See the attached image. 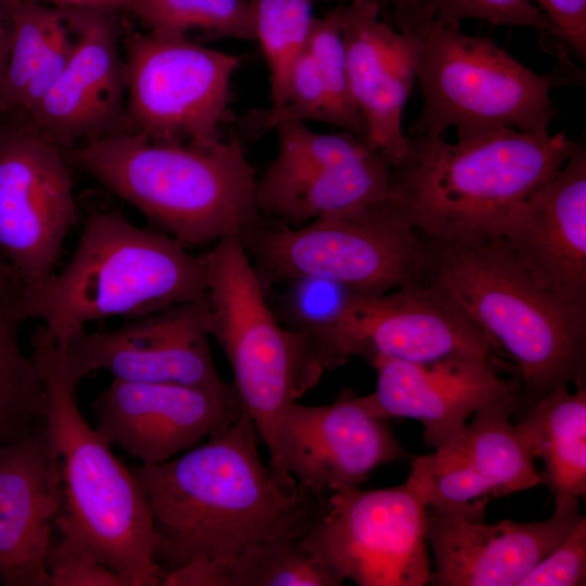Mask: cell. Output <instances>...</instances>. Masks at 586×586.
I'll list each match as a JSON object with an SVG mask.
<instances>
[{
	"instance_id": "6da1fadb",
	"label": "cell",
	"mask_w": 586,
	"mask_h": 586,
	"mask_svg": "<svg viewBox=\"0 0 586 586\" xmlns=\"http://www.w3.org/2000/svg\"><path fill=\"white\" fill-rule=\"evenodd\" d=\"M258 438L242 408L233 423L181 457L130 468L150 507L163 572L194 558L228 570L255 544L308 531L324 493L266 466Z\"/></svg>"
},
{
	"instance_id": "7a4b0ae2",
	"label": "cell",
	"mask_w": 586,
	"mask_h": 586,
	"mask_svg": "<svg viewBox=\"0 0 586 586\" xmlns=\"http://www.w3.org/2000/svg\"><path fill=\"white\" fill-rule=\"evenodd\" d=\"M31 345L46 393L44 434L59 461L56 544L111 569L125 586L161 585L153 518L139 481L81 415L78 382L43 326Z\"/></svg>"
},
{
	"instance_id": "3957f363",
	"label": "cell",
	"mask_w": 586,
	"mask_h": 586,
	"mask_svg": "<svg viewBox=\"0 0 586 586\" xmlns=\"http://www.w3.org/2000/svg\"><path fill=\"white\" fill-rule=\"evenodd\" d=\"M579 143L563 132L500 129L469 140L406 135L390 200L415 231L458 243L501 239L513 206L553 176Z\"/></svg>"
},
{
	"instance_id": "277c9868",
	"label": "cell",
	"mask_w": 586,
	"mask_h": 586,
	"mask_svg": "<svg viewBox=\"0 0 586 586\" xmlns=\"http://www.w3.org/2000/svg\"><path fill=\"white\" fill-rule=\"evenodd\" d=\"M68 157L187 247L238 237L265 218L255 170L235 136L200 146L124 131L82 142Z\"/></svg>"
},
{
	"instance_id": "5b68a950",
	"label": "cell",
	"mask_w": 586,
	"mask_h": 586,
	"mask_svg": "<svg viewBox=\"0 0 586 586\" xmlns=\"http://www.w3.org/2000/svg\"><path fill=\"white\" fill-rule=\"evenodd\" d=\"M420 235V234H419ZM426 281L444 289L507 357L528 406L547 393L586 384V308L540 288L504 241L458 243L422 237Z\"/></svg>"
},
{
	"instance_id": "8992f818",
	"label": "cell",
	"mask_w": 586,
	"mask_h": 586,
	"mask_svg": "<svg viewBox=\"0 0 586 586\" xmlns=\"http://www.w3.org/2000/svg\"><path fill=\"white\" fill-rule=\"evenodd\" d=\"M206 289L203 254L118 211L95 212L65 267L40 285L24 286L20 314L43 321L63 347L88 322L143 317L201 300Z\"/></svg>"
},
{
	"instance_id": "52a82bcc",
	"label": "cell",
	"mask_w": 586,
	"mask_h": 586,
	"mask_svg": "<svg viewBox=\"0 0 586 586\" xmlns=\"http://www.w3.org/2000/svg\"><path fill=\"white\" fill-rule=\"evenodd\" d=\"M391 15L405 37L423 99L407 136L457 140L500 129L545 135L558 112L550 92L556 73L538 74L488 37L440 23L420 0H392Z\"/></svg>"
},
{
	"instance_id": "ba28073f",
	"label": "cell",
	"mask_w": 586,
	"mask_h": 586,
	"mask_svg": "<svg viewBox=\"0 0 586 586\" xmlns=\"http://www.w3.org/2000/svg\"><path fill=\"white\" fill-rule=\"evenodd\" d=\"M203 255L207 332L222 348L242 408L270 455L284 408L313 388L326 368L314 340L277 318L237 235Z\"/></svg>"
},
{
	"instance_id": "9c48e42d",
	"label": "cell",
	"mask_w": 586,
	"mask_h": 586,
	"mask_svg": "<svg viewBox=\"0 0 586 586\" xmlns=\"http://www.w3.org/2000/svg\"><path fill=\"white\" fill-rule=\"evenodd\" d=\"M238 239L264 291L317 277L374 295L428 279L425 243L390 199L296 227L265 217Z\"/></svg>"
},
{
	"instance_id": "30bf717a",
	"label": "cell",
	"mask_w": 586,
	"mask_h": 586,
	"mask_svg": "<svg viewBox=\"0 0 586 586\" xmlns=\"http://www.w3.org/2000/svg\"><path fill=\"white\" fill-rule=\"evenodd\" d=\"M329 493L302 537L318 561L360 586L430 584L426 489L413 462L400 485Z\"/></svg>"
},
{
	"instance_id": "8fae6325",
	"label": "cell",
	"mask_w": 586,
	"mask_h": 586,
	"mask_svg": "<svg viewBox=\"0 0 586 586\" xmlns=\"http://www.w3.org/2000/svg\"><path fill=\"white\" fill-rule=\"evenodd\" d=\"M125 48L131 131L157 143L207 146L222 140L238 55L153 31L130 34Z\"/></svg>"
},
{
	"instance_id": "7c38bea8",
	"label": "cell",
	"mask_w": 586,
	"mask_h": 586,
	"mask_svg": "<svg viewBox=\"0 0 586 586\" xmlns=\"http://www.w3.org/2000/svg\"><path fill=\"white\" fill-rule=\"evenodd\" d=\"M314 342L326 369L352 356L369 362L494 359L484 332L444 289L429 281L383 294L351 292L333 323Z\"/></svg>"
},
{
	"instance_id": "4fadbf2b",
	"label": "cell",
	"mask_w": 586,
	"mask_h": 586,
	"mask_svg": "<svg viewBox=\"0 0 586 586\" xmlns=\"http://www.w3.org/2000/svg\"><path fill=\"white\" fill-rule=\"evenodd\" d=\"M77 220L68 153L27 120L0 119V250L25 288L54 273Z\"/></svg>"
},
{
	"instance_id": "5bb4252c",
	"label": "cell",
	"mask_w": 586,
	"mask_h": 586,
	"mask_svg": "<svg viewBox=\"0 0 586 586\" xmlns=\"http://www.w3.org/2000/svg\"><path fill=\"white\" fill-rule=\"evenodd\" d=\"M203 298L135 318L116 330L79 331L61 347L69 375L79 383L104 370L125 381L235 392L215 367Z\"/></svg>"
},
{
	"instance_id": "9a60e30c",
	"label": "cell",
	"mask_w": 586,
	"mask_h": 586,
	"mask_svg": "<svg viewBox=\"0 0 586 586\" xmlns=\"http://www.w3.org/2000/svg\"><path fill=\"white\" fill-rule=\"evenodd\" d=\"M269 467L326 493L358 486L381 464L407 458L385 419L362 396L342 390L328 405L289 404L279 420Z\"/></svg>"
},
{
	"instance_id": "2e32d148",
	"label": "cell",
	"mask_w": 586,
	"mask_h": 586,
	"mask_svg": "<svg viewBox=\"0 0 586 586\" xmlns=\"http://www.w3.org/2000/svg\"><path fill=\"white\" fill-rule=\"evenodd\" d=\"M521 403L519 391L484 405L459 436L413 460L424 480L429 507L484 520L494 498L542 484L534 458L511 423Z\"/></svg>"
},
{
	"instance_id": "e0dca14e",
	"label": "cell",
	"mask_w": 586,
	"mask_h": 586,
	"mask_svg": "<svg viewBox=\"0 0 586 586\" xmlns=\"http://www.w3.org/2000/svg\"><path fill=\"white\" fill-rule=\"evenodd\" d=\"M74 48L63 71L26 119L69 153L78 143L131 131L118 27L109 12L63 9Z\"/></svg>"
},
{
	"instance_id": "ac0fdd59",
	"label": "cell",
	"mask_w": 586,
	"mask_h": 586,
	"mask_svg": "<svg viewBox=\"0 0 586 586\" xmlns=\"http://www.w3.org/2000/svg\"><path fill=\"white\" fill-rule=\"evenodd\" d=\"M95 431L152 466L192 448L233 423L242 405L232 393L176 383L113 379L93 404Z\"/></svg>"
},
{
	"instance_id": "d6986e66",
	"label": "cell",
	"mask_w": 586,
	"mask_h": 586,
	"mask_svg": "<svg viewBox=\"0 0 586 586\" xmlns=\"http://www.w3.org/2000/svg\"><path fill=\"white\" fill-rule=\"evenodd\" d=\"M578 497L555 495V510L543 521L502 520L487 524L426 507V540L434 553V586H518L572 531Z\"/></svg>"
},
{
	"instance_id": "ffe728a7",
	"label": "cell",
	"mask_w": 586,
	"mask_h": 586,
	"mask_svg": "<svg viewBox=\"0 0 586 586\" xmlns=\"http://www.w3.org/2000/svg\"><path fill=\"white\" fill-rule=\"evenodd\" d=\"M501 240L543 289L586 308V150L508 213Z\"/></svg>"
},
{
	"instance_id": "44dd1931",
	"label": "cell",
	"mask_w": 586,
	"mask_h": 586,
	"mask_svg": "<svg viewBox=\"0 0 586 586\" xmlns=\"http://www.w3.org/2000/svg\"><path fill=\"white\" fill-rule=\"evenodd\" d=\"M377 388L362 396L380 418H409L423 425L424 443L438 449L459 436L467 421L484 405L521 384L500 375L495 359H445L409 362L391 358L370 361Z\"/></svg>"
},
{
	"instance_id": "7402d4cb",
	"label": "cell",
	"mask_w": 586,
	"mask_h": 586,
	"mask_svg": "<svg viewBox=\"0 0 586 586\" xmlns=\"http://www.w3.org/2000/svg\"><path fill=\"white\" fill-rule=\"evenodd\" d=\"M58 457L44 429L0 446V584L50 586L48 555L61 508Z\"/></svg>"
},
{
	"instance_id": "603a6c76",
	"label": "cell",
	"mask_w": 586,
	"mask_h": 586,
	"mask_svg": "<svg viewBox=\"0 0 586 586\" xmlns=\"http://www.w3.org/2000/svg\"><path fill=\"white\" fill-rule=\"evenodd\" d=\"M341 33L352 97L367 127L366 142L391 165L405 152L403 112L415 82L404 35L382 20L371 0L343 4Z\"/></svg>"
},
{
	"instance_id": "cb8c5ba5",
	"label": "cell",
	"mask_w": 586,
	"mask_h": 586,
	"mask_svg": "<svg viewBox=\"0 0 586 586\" xmlns=\"http://www.w3.org/2000/svg\"><path fill=\"white\" fill-rule=\"evenodd\" d=\"M392 165L381 152L346 164L268 166L256 183L262 215L296 227L317 218L367 207L390 199Z\"/></svg>"
},
{
	"instance_id": "d4e9b609",
	"label": "cell",
	"mask_w": 586,
	"mask_h": 586,
	"mask_svg": "<svg viewBox=\"0 0 586 586\" xmlns=\"http://www.w3.org/2000/svg\"><path fill=\"white\" fill-rule=\"evenodd\" d=\"M11 21V44L0 90V113L29 114L63 71L75 35L62 8L36 0H4Z\"/></svg>"
},
{
	"instance_id": "484cf974",
	"label": "cell",
	"mask_w": 586,
	"mask_h": 586,
	"mask_svg": "<svg viewBox=\"0 0 586 586\" xmlns=\"http://www.w3.org/2000/svg\"><path fill=\"white\" fill-rule=\"evenodd\" d=\"M556 388L526 406L514 424L530 455L543 461L553 495L586 494V384Z\"/></svg>"
},
{
	"instance_id": "4316f807",
	"label": "cell",
	"mask_w": 586,
	"mask_h": 586,
	"mask_svg": "<svg viewBox=\"0 0 586 586\" xmlns=\"http://www.w3.org/2000/svg\"><path fill=\"white\" fill-rule=\"evenodd\" d=\"M23 289L15 273L0 285V446L20 443L46 425L41 375L18 345Z\"/></svg>"
},
{
	"instance_id": "83f0119b",
	"label": "cell",
	"mask_w": 586,
	"mask_h": 586,
	"mask_svg": "<svg viewBox=\"0 0 586 586\" xmlns=\"http://www.w3.org/2000/svg\"><path fill=\"white\" fill-rule=\"evenodd\" d=\"M270 72L271 107L281 105L294 63L314 23V0H245Z\"/></svg>"
},
{
	"instance_id": "f1b7e54d",
	"label": "cell",
	"mask_w": 586,
	"mask_h": 586,
	"mask_svg": "<svg viewBox=\"0 0 586 586\" xmlns=\"http://www.w3.org/2000/svg\"><path fill=\"white\" fill-rule=\"evenodd\" d=\"M301 536L255 544L228 565L229 586H339L343 579L318 561Z\"/></svg>"
},
{
	"instance_id": "f546056e",
	"label": "cell",
	"mask_w": 586,
	"mask_h": 586,
	"mask_svg": "<svg viewBox=\"0 0 586 586\" xmlns=\"http://www.w3.org/2000/svg\"><path fill=\"white\" fill-rule=\"evenodd\" d=\"M128 12L153 33L254 40L245 0H135Z\"/></svg>"
},
{
	"instance_id": "4dcf8cb0",
	"label": "cell",
	"mask_w": 586,
	"mask_h": 586,
	"mask_svg": "<svg viewBox=\"0 0 586 586\" xmlns=\"http://www.w3.org/2000/svg\"><path fill=\"white\" fill-rule=\"evenodd\" d=\"M277 318L288 328L308 334L313 340L329 328L351 291L327 279L300 277L280 282L265 291Z\"/></svg>"
},
{
	"instance_id": "1f68e13d",
	"label": "cell",
	"mask_w": 586,
	"mask_h": 586,
	"mask_svg": "<svg viewBox=\"0 0 586 586\" xmlns=\"http://www.w3.org/2000/svg\"><path fill=\"white\" fill-rule=\"evenodd\" d=\"M245 120L254 133L276 129L286 122L305 120L323 122L344 130L343 118L305 50L293 65L281 105L251 112Z\"/></svg>"
},
{
	"instance_id": "d6a6232c",
	"label": "cell",
	"mask_w": 586,
	"mask_h": 586,
	"mask_svg": "<svg viewBox=\"0 0 586 586\" xmlns=\"http://www.w3.org/2000/svg\"><path fill=\"white\" fill-rule=\"evenodd\" d=\"M343 4L315 17L305 51L311 59L343 122L344 130L367 139V127L349 89L345 49L341 33Z\"/></svg>"
},
{
	"instance_id": "836d02e7",
	"label": "cell",
	"mask_w": 586,
	"mask_h": 586,
	"mask_svg": "<svg viewBox=\"0 0 586 586\" xmlns=\"http://www.w3.org/2000/svg\"><path fill=\"white\" fill-rule=\"evenodd\" d=\"M276 130L279 153L276 161L306 167H321L365 160L375 152L362 138L351 132L320 133L303 122H286Z\"/></svg>"
},
{
	"instance_id": "e575fe53",
	"label": "cell",
	"mask_w": 586,
	"mask_h": 586,
	"mask_svg": "<svg viewBox=\"0 0 586 586\" xmlns=\"http://www.w3.org/2000/svg\"><path fill=\"white\" fill-rule=\"evenodd\" d=\"M443 25L460 28L466 20L497 26L530 27L562 41L556 25L531 0H420Z\"/></svg>"
},
{
	"instance_id": "d590c367",
	"label": "cell",
	"mask_w": 586,
	"mask_h": 586,
	"mask_svg": "<svg viewBox=\"0 0 586 586\" xmlns=\"http://www.w3.org/2000/svg\"><path fill=\"white\" fill-rule=\"evenodd\" d=\"M586 584V519L543 558L518 586H584Z\"/></svg>"
},
{
	"instance_id": "8d00e7d4",
	"label": "cell",
	"mask_w": 586,
	"mask_h": 586,
	"mask_svg": "<svg viewBox=\"0 0 586 586\" xmlns=\"http://www.w3.org/2000/svg\"><path fill=\"white\" fill-rule=\"evenodd\" d=\"M50 586H125L105 565L52 543L48 555Z\"/></svg>"
},
{
	"instance_id": "74e56055",
	"label": "cell",
	"mask_w": 586,
	"mask_h": 586,
	"mask_svg": "<svg viewBox=\"0 0 586 586\" xmlns=\"http://www.w3.org/2000/svg\"><path fill=\"white\" fill-rule=\"evenodd\" d=\"M559 29L562 41L581 61L586 60V0H535Z\"/></svg>"
},
{
	"instance_id": "f35d334b",
	"label": "cell",
	"mask_w": 586,
	"mask_h": 586,
	"mask_svg": "<svg viewBox=\"0 0 586 586\" xmlns=\"http://www.w3.org/2000/svg\"><path fill=\"white\" fill-rule=\"evenodd\" d=\"M41 3H51L62 9L91 10L109 12L115 10L129 11L135 0H36Z\"/></svg>"
},
{
	"instance_id": "ab89813d",
	"label": "cell",
	"mask_w": 586,
	"mask_h": 586,
	"mask_svg": "<svg viewBox=\"0 0 586 586\" xmlns=\"http://www.w3.org/2000/svg\"><path fill=\"white\" fill-rule=\"evenodd\" d=\"M11 44V21L4 0H0V90L3 81ZM1 119V113H0Z\"/></svg>"
},
{
	"instance_id": "60d3db41",
	"label": "cell",
	"mask_w": 586,
	"mask_h": 586,
	"mask_svg": "<svg viewBox=\"0 0 586 586\" xmlns=\"http://www.w3.org/2000/svg\"><path fill=\"white\" fill-rule=\"evenodd\" d=\"M13 275L14 271L11 265L0 258V285L3 284L7 280H9Z\"/></svg>"
},
{
	"instance_id": "b9f144b4",
	"label": "cell",
	"mask_w": 586,
	"mask_h": 586,
	"mask_svg": "<svg viewBox=\"0 0 586 586\" xmlns=\"http://www.w3.org/2000/svg\"><path fill=\"white\" fill-rule=\"evenodd\" d=\"M375 3H378L382 10V15L390 12V5L392 0H371Z\"/></svg>"
}]
</instances>
